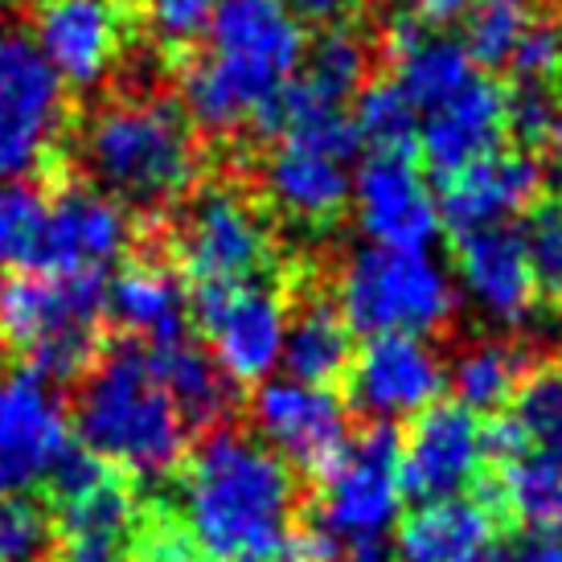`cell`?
Here are the masks:
<instances>
[{"label":"cell","instance_id":"obj_1","mask_svg":"<svg viewBox=\"0 0 562 562\" xmlns=\"http://www.w3.org/2000/svg\"><path fill=\"white\" fill-rule=\"evenodd\" d=\"M177 514L205 562H280L296 530V472L259 436L214 427L181 464Z\"/></svg>","mask_w":562,"mask_h":562},{"label":"cell","instance_id":"obj_2","mask_svg":"<svg viewBox=\"0 0 562 562\" xmlns=\"http://www.w3.org/2000/svg\"><path fill=\"white\" fill-rule=\"evenodd\" d=\"M308 37L283 0H218L205 49L181 66L189 124L226 136L255 124L300 75Z\"/></svg>","mask_w":562,"mask_h":562},{"label":"cell","instance_id":"obj_3","mask_svg":"<svg viewBox=\"0 0 562 562\" xmlns=\"http://www.w3.org/2000/svg\"><path fill=\"white\" fill-rule=\"evenodd\" d=\"M79 165L124 210H165L198 189L202 144L169 94H115L75 132Z\"/></svg>","mask_w":562,"mask_h":562},{"label":"cell","instance_id":"obj_4","mask_svg":"<svg viewBox=\"0 0 562 562\" xmlns=\"http://www.w3.org/2000/svg\"><path fill=\"white\" fill-rule=\"evenodd\" d=\"M79 448L124 476L157 481L186 464L189 427L136 337L108 341L79 378L70 406Z\"/></svg>","mask_w":562,"mask_h":562},{"label":"cell","instance_id":"obj_5","mask_svg":"<svg viewBox=\"0 0 562 562\" xmlns=\"http://www.w3.org/2000/svg\"><path fill=\"white\" fill-rule=\"evenodd\" d=\"M108 276H0V349L49 382L82 378L108 345Z\"/></svg>","mask_w":562,"mask_h":562},{"label":"cell","instance_id":"obj_6","mask_svg":"<svg viewBox=\"0 0 562 562\" xmlns=\"http://www.w3.org/2000/svg\"><path fill=\"white\" fill-rule=\"evenodd\" d=\"M452 271L427 250L361 247L337 276V308L361 337H427L456 313Z\"/></svg>","mask_w":562,"mask_h":562},{"label":"cell","instance_id":"obj_7","mask_svg":"<svg viewBox=\"0 0 562 562\" xmlns=\"http://www.w3.org/2000/svg\"><path fill=\"white\" fill-rule=\"evenodd\" d=\"M42 497L49 501V562L132 559L144 509L132 476L94 460L87 448H75Z\"/></svg>","mask_w":562,"mask_h":562},{"label":"cell","instance_id":"obj_8","mask_svg":"<svg viewBox=\"0 0 562 562\" xmlns=\"http://www.w3.org/2000/svg\"><path fill=\"white\" fill-rule=\"evenodd\" d=\"M172 259L189 288H231L267 280L276 243L263 210L238 186H198L172 231Z\"/></svg>","mask_w":562,"mask_h":562},{"label":"cell","instance_id":"obj_9","mask_svg":"<svg viewBox=\"0 0 562 562\" xmlns=\"http://www.w3.org/2000/svg\"><path fill=\"white\" fill-rule=\"evenodd\" d=\"M66 82L25 33H0V181L70 177L63 160Z\"/></svg>","mask_w":562,"mask_h":562},{"label":"cell","instance_id":"obj_10","mask_svg":"<svg viewBox=\"0 0 562 562\" xmlns=\"http://www.w3.org/2000/svg\"><path fill=\"white\" fill-rule=\"evenodd\" d=\"M398 460H403L398 427L370 423L349 439V452L337 460V469L321 476L313 526H321L341 547V554L361 542H391L406 501Z\"/></svg>","mask_w":562,"mask_h":562},{"label":"cell","instance_id":"obj_11","mask_svg":"<svg viewBox=\"0 0 562 562\" xmlns=\"http://www.w3.org/2000/svg\"><path fill=\"white\" fill-rule=\"evenodd\" d=\"M75 448L70 406L46 374L30 366L0 374V497L46 493Z\"/></svg>","mask_w":562,"mask_h":562},{"label":"cell","instance_id":"obj_12","mask_svg":"<svg viewBox=\"0 0 562 562\" xmlns=\"http://www.w3.org/2000/svg\"><path fill=\"white\" fill-rule=\"evenodd\" d=\"M189 321L202 328L210 358L231 382H267L283 361L288 304L267 280L189 288Z\"/></svg>","mask_w":562,"mask_h":562},{"label":"cell","instance_id":"obj_13","mask_svg":"<svg viewBox=\"0 0 562 562\" xmlns=\"http://www.w3.org/2000/svg\"><path fill=\"white\" fill-rule=\"evenodd\" d=\"M144 30V0H37L33 33L42 58L70 87H94L127 58Z\"/></svg>","mask_w":562,"mask_h":562},{"label":"cell","instance_id":"obj_14","mask_svg":"<svg viewBox=\"0 0 562 562\" xmlns=\"http://www.w3.org/2000/svg\"><path fill=\"white\" fill-rule=\"evenodd\" d=\"M255 436L288 464L313 472L316 481L337 469L349 452V406L325 386H304L296 378H267L250 398Z\"/></svg>","mask_w":562,"mask_h":562},{"label":"cell","instance_id":"obj_15","mask_svg":"<svg viewBox=\"0 0 562 562\" xmlns=\"http://www.w3.org/2000/svg\"><path fill=\"white\" fill-rule=\"evenodd\" d=\"M349 406L370 423H415L448 391V366L423 337H366L349 366Z\"/></svg>","mask_w":562,"mask_h":562},{"label":"cell","instance_id":"obj_16","mask_svg":"<svg viewBox=\"0 0 562 562\" xmlns=\"http://www.w3.org/2000/svg\"><path fill=\"white\" fill-rule=\"evenodd\" d=\"M46 193L49 218L37 255L42 276H108V267L132 250L136 226L124 205L103 198L99 189L75 186L70 177L46 186Z\"/></svg>","mask_w":562,"mask_h":562},{"label":"cell","instance_id":"obj_17","mask_svg":"<svg viewBox=\"0 0 562 562\" xmlns=\"http://www.w3.org/2000/svg\"><path fill=\"white\" fill-rule=\"evenodd\" d=\"M481 415L464 411L460 403H436L403 436L398 476H403V497L415 505L469 497V488L481 481Z\"/></svg>","mask_w":562,"mask_h":562},{"label":"cell","instance_id":"obj_18","mask_svg":"<svg viewBox=\"0 0 562 562\" xmlns=\"http://www.w3.org/2000/svg\"><path fill=\"white\" fill-rule=\"evenodd\" d=\"M349 202L361 235L382 250H427L443 226L436 193L411 157H366Z\"/></svg>","mask_w":562,"mask_h":562},{"label":"cell","instance_id":"obj_19","mask_svg":"<svg viewBox=\"0 0 562 562\" xmlns=\"http://www.w3.org/2000/svg\"><path fill=\"white\" fill-rule=\"evenodd\" d=\"M505 103H509V91L481 70L452 99H443L439 108L419 115V144L415 148L423 157V169L439 181H448L456 172L497 157L505 136H509Z\"/></svg>","mask_w":562,"mask_h":562},{"label":"cell","instance_id":"obj_20","mask_svg":"<svg viewBox=\"0 0 562 562\" xmlns=\"http://www.w3.org/2000/svg\"><path fill=\"white\" fill-rule=\"evenodd\" d=\"M542 181L547 169L530 153H497L443 181V193L436 198L439 222L456 238L488 226H509V218L538 205Z\"/></svg>","mask_w":562,"mask_h":562},{"label":"cell","instance_id":"obj_21","mask_svg":"<svg viewBox=\"0 0 562 562\" xmlns=\"http://www.w3.org/2000/svg\"><path fill=\"white\" fill-rule=\"evenodd\" d=\"M456 276L464 296L497 325L530 321L538 288L517 226H488L456 238Z\"/></svg>","mask_w":562,"mask_h":562},{"label":"cell","instance_id":"obj_22","mask_svg":"<svg viewBox=\"0 0 562 562\" xmlns=\"http://www.w3.org/2000/svg\"><path fill=\"white\" fill-rule=\"evenodd\" d=\"M108 321L144 345H172L189 337V292L165 259L136 255L108 283Z\"/></svg>","mask_w":562,"mask_h":562},{"label":"cell","instance_id":"obj_23","mask_svg":"<svg viewBox=\"0 0 562 562\" xmlns=\"http://www.w3.org/2000/svg\"><path fill=\"white\" fill-rule=\"evenodd\" d=\"M497 538L493 497H452L415 505L398 521L394 562H481Z\"/></svg>","mask_w":562,"mask_h":562},{"label":"cell","instance_id":"obj_24","mask_svg":"<svg viewBox=\"0 0 562 562\" xmlns=\"http://www.w3.org/2000/svg\"><path fill=\"white\" fill-rule=\"evenodd\" d=\"M263 189L283 218L300 226H328L349 210L353 172L333 157L300 144H280L263 169Z\"/></svg>","mask_w":562,"mask_h":562},{"label":"cell","instance_id":"obj_25","mask_svg":"<svg viewBox=\"0 0 562 562\" xmlns=\"http://www.w3.org/2000/svg\"><path fill=\"white\" fill-rule=\"evenodd\" d=\"M153 370L165 382L169 398L177 403L186 427H218L231 406H235V382L222 374L218 361L210 358V349L193 337L172 345H148Z\"/></svg>","mask_w":562,"mask_h":562},{"label":"cell","instance_id":"obj_26","mask_svg":"<svg viewBox=\"0 0 562 562\" xmlns=\"http://www.w3.org/2000/svg\"><path fill=\"white\" fill-rule=\"evenodd\" d=\"M353 328L345 325L341 308L333 300L316 296L288 321L283 337V370L304 386H325L333 391L337 378L349 374L353 366Z\"/></svg>","mask_w":562,"mask_h":562},{"label":"cell","instance_id":"obj_27","mask_svg":"<svg viewBox=\"0 0 562 562\" xmlns=\"http://www.w3.org/2000/svg\"><path fill=\"white\" fill-rule=\"evenodd\" d=\"M521 378H526V358L517 345L481 341L456 358L448 370V386L456 391V403L472 415H501L514 403Z\"/></svg>","mask_w":562,"mask_h":562},{"label":"cell","instance_id":"obj_28","mask_svg":"<svg viewBox=\"0 0 562 562\" xmlns=\"http://www.w3.org/2000/svg\"><path fill=\"white\" fill-rule=\"evenodd\" d=\"M501 505L526 526V533L562 538V460L521 452L501 464Z\"/></svg>","mask_w":562,"mask_h":562},{"label":"cell","instance_id":"obj_29","mask_svg":"<svg viewBox=\"0 0 562 562\" xmlns=\"http://www.w3.org/2000/svg\"><path fill=\"white\" fill-rule=\"evenodd\" d=\"M349 115L370 157H411V148L419 144V111L394 79L366 82Z\"/></svg>","mask_w":562,"mask_h":562},{"label":"cell","instance_id":"obj_30","mask_svg":"<svg viewBox=\"0 0 562 562\" xmlns=\"http://www.w3.org/2000/svg\"><path fill=\"white\" fill-rule=\"evenodd\" d=\"M49 193L46 186L4 181L0 186V267L37 271L42 238H46Z\"/></svg>","mask_w":562,"mask_h":562},{"label":"cell","instance_id":"obj_31","mask_svg":"<svg viewBox=\"0 0 562 562\" xmlns=\"http://www.w3.org/2000/svg\"><path fill=\"white\" fill-rule=\"evenodd\" d=\"M505 411L526 439V452L562 460V366L530 370Z\"/></svg>","mask_w":562,"mask_h":562},{"label":"cell","instance_id":"obj_32","mask_svg":"<svg viewBox=\"0 0 562 562\" xmlns=\"http://www.w3.org/2000/svg\"><path fill=\"white\" fill-rule=\"evenodd\" d=\"M533 21V0H472L464 16V46L472 63L505 66L514 54L517 37Z\"/></svg>","mask_w":562,"mask_h":562},{"label":"cell","instance_id":"obj_33","mask_svg":"<svg viewBox=\"0 0 562 562\" xmlns=\"http://www.w3.org/2000/svg\"><path fill=\"white\" fill-rule=\"evenodd\" d=\"M530 259V276L538 296L562 304V198L538 202L526 210V222L517 226Z\"/></svg>","mask_w":562,"mask_h":562},{"label":"cell","instance_id":"obj_34","mask_svg":"<svg viewBox=\"0 0 562 562\" xmlns=\"http://www.w3.org/2000/svg\"><path fill=\"white\" fill-rule=\"evenodd\" d=\"M127 562H205L198 550L193 533L186 530L181 514L172 505H144L140 526H136V542H132V559Z\"/></svg>","mask_w":562,"mask_h":562},{"label":"cell","instance_id":"obj_35","mask_svg":"<svg viewBox=\"0 0 562 562\" xmlns=\"http://www.w3.org/2000/svg\"><path fill=\"white\" fill-rule=\"evenodd\" d=\"M49 559V509L33 497H0V562Z\"/></svg>","mask_w":562,"mask_h":562},{"label":"cell","instance_id":"obj_36","mask_svg":"<svg viewBox=\"0 0 562 562\" xmlns=\"http://www.w3.org/2000/svg\"><path fill=\"white\" fill-rule=\"evenodd\" d=\"M505 66L517 75V87H550L562 75V21L533 16Z\"/></svg>","mask_w":562,"mask_h":562},{"label":"cell","instance_id":"obj_37","mask_svg":"<svg viewBox=\"0 0 562 562\" xmlns=\"http://www.w3.org/2000/svg\"><path fill=\"white\" fill-rule=\"evenodd\" d=\"M218 0H144V30H153L172 54H189V46L205 37Z\"/></svg>","mask_w":562,"mask_h":562},{"label":"cell","instance_id":"obj_38","mask_svg":"<svg viewBox=\"0 0 562 562\" xmlns=\"http://www.w3.org/2000/svg\"><path fill=\"white\" fill-rule=\"evenodd\" d=\"M559 103L550 87H517L509 91L505 115H509V136H517L521 144H542L547 140L550 124L559 120Z\"/></svg>","mask_w":562,"mask_h":562},{"label":"cell","instance_id":"obj_39","mask_svg":"<svg viewBox=\"0 0 562 562\" xmlns=\"http://www.w3.org/2000/svg\"><path fill=\"white\" fill-rule=\"evenodd\" d=\"M481 562H562V538H550V533H517L509 542H493Z\"/></svg>","mask_w":562,"mask_h":562},{"label":"cell","instance_id":"obj_40","mask_svg":"<svg viewBox=\"0 0 562 562\" xmlns=\"http://www.w3.org/2000/svg\"><path fill=\"white\" fill-rule=\"evenodd\" d=\"M469 4L472 0H398V9H403L406 21H415L423 30H443V25H456V21H464L469 16Z\"/></svg>","mask_w":562,"mask_h":562},{"label":"cell","instance_id":"obj_41","mask_svg":"<svg viewBox=\"0 0 562 562\" xmlns=\"http://www.w3.org/2000/svg\"><path fill=\"white\" fill-rule=\"evenodd\" d=\"M283 4L292 9L300 25L313 21V25H328V30H337L345 16H353L361 9V0H283Z\"/></svg>","mask_w":562,"mask_h":562},{"label":"cell","instance_id":"obj_42","mask_svg":"<svg viewBox=\"0 0 562 562\" xmlns=\"http://www.w3.org/2000/svg\"><path fill=\"white\" fill-rule=\"evenodd\" d=\"M542 148H547V165H550V172H554V181L562 186V111H559V120L550 124Z\"/></svg>","mask_w":562,"mask_h":562}]
</instances>
